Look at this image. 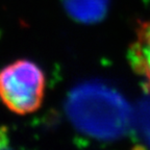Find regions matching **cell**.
Returning <instances> with one entry per match:
<instances>
[{"label": "cell", "instance_id": "obj_1", "mask_svg": "<svg viewBox=\"0 0 150 150\" xmlns=\"http://www.w3.org/2000/svg\"><path fill=\"white\" fill-rule=\"evenodd\" d=\"M66 112L78 130L98 139H116L130 124V108L115 91L97 83H84L69 94Z\"/></svg>", "mask_w": 150, "mask_h": 150}, {"label": "cell", "instance_id": "obj_2", "mask_svg": "<svg viewBox=\"0 0 150 150\" xmlns=\"http://www.w3.org/2000/svg\"><path fill=\"white\" fill-rule=\"evenodd\" d=\"M45 93L46 76L33 61L19 59L0 69V100L16 115H30L39 110Z\"/></svg>", "mask_w": 150, "mask_h": 150}, {"label": "cell", "instance_id": "obj_3", "mask_svg": "<svg viewBox=\"0 0 150 150\" xmlns=\"http://www.w3.org/2000/svg\"><path fill=\"white\" fill-rule=\"evenodd\" d=\"M127 57L131 68L150 87V18L138 26Z\"/></svg>", "mask_w": 150, "mask_h": 150}]
</instances>
